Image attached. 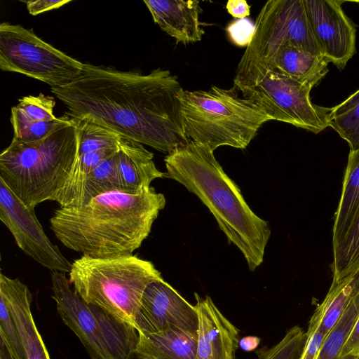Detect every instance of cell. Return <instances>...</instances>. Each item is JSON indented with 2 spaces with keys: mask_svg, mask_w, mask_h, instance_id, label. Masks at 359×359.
<instances>
[{
  "mask_svg": "<svg viewBox=\"0 0 359 359\" xmlns=\"http://www.w3.org/2000/svg\"><path fill=\"white\" fill-rule=\"evenodd\" d=\"M50 90L71 119L93 121L168 154L189 141L182 118L184 90L168 69L142 74L84 63L75 81Z\"/></svg>",
  "mask_w": 359,
  "mask_h": 359,
  "instance_id": "1",
  "label": "cell"
},
{
  "mask_svg": "<svg viewBox=\"0 0 359 359\" xmlns=\"http://www.w3.org/2000/svg\"><path fill=\"white\" fill-rule=\"evenodd\" d=\"M165 203L151 187L137 194L110 191L81 207L55 210L50 228L66 248L84 256L130 255L148 237Z\"/></svg>",
  "mask_w": 359,
  "mask_h": 359,
  "instance_id": "2",
  "label": "cell"
},
{
  "mask_svg": "<svg viewBox=\"0 0 359 359\" xmlns=\"http://www.w3.org/2000/svg\"><path fill=\"white\" fill-rule=\"evenodd\" d=\"M164 161L166 177L182 184L208 207L229 241L241 251L251 271L259 266L271 229L250 209L213 151L189 140L168 154Z\"/></svg>",
  "mask_w": 359,
  "mask_h": 359,
  "instance_id": "3",
  "label": "cell"
},
{
  "mask_svg": "<svg viewBox=\"0 0 359 359\" xmlns=\"http://www.w3.org/2000/svg\"><path fill=\"white\" fill-rule=\"evenodd\" d=\"M79 133L69 118L42 140L13 138L0 154V180L28 207L54 201L79 156Z\"/></svg>",
  "mask_w": 359,
  "mask_h": 359,
  "instance_id": "4",
  "label": "cell"
},
{
  "mask_svg": "<svg viewBox=\"0 0 359 359\" xmlns=\"http://www.w3.org/2000/svg\"><path fill=\"white\" fill-rule=\"evenodd\" d=\"M161 278L151 262L133 255L111 258L82 255L72 263L69 272L70 283L83 301L133 327L144 290Z\"/></svg>",
  "mask_w": 359,
  "mask_h": 359,
  "instance_id": "5",
  "label": "cell"
},
{
  "mask_svg": "<svg viewBox=\"0 0 359 359\" xmlns=\"http://www.w3.org/2000/svg\"><path fill=\"white\" fill-rule=\"evenodd\" d=\"M181 103L187 137L208 147L245 149L269 118L238 96L233 86L224 89L212 86L207 90H183Z\"/></svg>",
  "mask_w": 359,
  "mask_h": 359,
  "instance_id": "6",
  "label": "cell"
},
{
  "mask_svg": "<svg viewBox=\"0 0 359 359\" xmlns=\"http://www.w3.org/2000/svg\"><path fill=\"white\" fill-rule=\"evenodd\" d=\"M50 278L59 316L81 340L90 359H128L139 340L135 327L83 301L71 288L65 273L51 271Z\"/></svg>",
  "mask_w": 359,
  "mask_h": 359,
  "instance_id": "7",
  "label": "cell"
},
{
  "mask_svg": "<svg viewBox=\"0 0 359 359\" xmlns=\"http://www.w3.org/2000/svg\"><path fill=\"white\" fill-rule=\"evenodd\" d=\"M255 25L252 40L238 63L234 86L256 79L274 54L285 46L292 45L323 55L310 27L304 0L268 1Z\"/></svg>",
  "mask_w": 359,
  "mask_h": 359,
  "instance_id": "8",
  "label": "cell"
},
{
  "mask_svg": "<svg viewBox=\"0 0 359 359\" xmlns=\"http://www.w3.org/2000/svg\"><path fill=\"white\" fill-rule=\"evenodd\" d=\"M84 63L46 43L32 29L0 25V69L26 75L51 86H65L81 74Z\"/></svg>",
  "mask_w": 359,
  "mask_h": 359,
  "instance_id": "9",
  "label": "cell"
},
{
  "mask_svg": "<svg viewBox=\"0 0 359 359\" xmlns=\"http://www.w3.org/2000/svg\"><path fill=\"white\" fill-rule=\"evenodd\" d=\"M234 86L270 121L316 134L331 127L332 108L314 104L310 97L312 88L287 76L266 71L250 83Z\"/></svg>",
  "mask_w": 359,
  "mask_h": 359,
  "instance_id": "10",
  "label": "cell"
},
{
  "mask_svg": "<svg viewBox=\"0 0 359 359\" xmlns=\"http://www.w3.org/2000/svg\"><path fill=\"white\" fill-rule=\"evenodd\" d=\"M0 219L27 255L51 271L69 272L72 263L46 236L34 209L27 206L1 180Z\"/></svg>",
  "mask_w": 359,
  "mask_h": 359,
  "instance_id": "11",
  "label": "cell"
},
{
  "mask_svg": "<svg viewBox=\"0 0 359 359\" xmlns=\"http://www.w3.org/2000/svg\"><path fill=\"white\" fill-rule=\"evenodd\" d=\"M134 327L144 334L169 328L198 332V316L195 306L161 278L151 282L144 290Z\"/></svg>",
  "mask_w": 359,
  "mask_h": 359,
  "instance_id": "12",
  "label": "cell"
},
{
  "mask_svg": "<svg viewBox=\"0 0 359 359\" xmlns=\"http://www.w3.org/2000/svg\"><path fill=\"white\" fill-rule=\"evenodd\" d=\"M337 0H304L310 27L323 55L343 69L355 53L356 29Z\"/></svg>",
  "mask_w": 359,
  "mask_h": 359,
  "instance_id": "13",
  "label": "cell"
},
{
  "mask_svg": "<svg viewBox=\"0 0 359 359\" xmlns=\"http://www.w3.org/2000/svg\"><path fill=\"white\" fill-rule=\"evenodd\" d=\"M198 316L195 359H235L239 331L226 318L209 296L194 294Z\"/></svg>",
  "mask_w": 359,
  "mask_h": 359,
  "instance_id": "14",
  "label": "cell"
},
{
  "mask_svg": "<svg viewBox=\"0 0 359 359\" xmlns=\"http://www.w3.org/2000/svg\"><path fill=\"white\" fill-rule=\"evenodd\" d=\"M0 297L16 325L25 359H50L32 314V296L28 287L19 278L1 273Z\"/></svg>",
  "mask_w": 359,
  "mask_h": 359,
  "instance_id": "15",
  "label": "cell"
},
{
  "mask_svg": "<svg viewBox=\"0 0 359 359\" xmlns=\"http://www.w3.org/2000/svg\"><path fill=\"white\" fill-rule=\"evenodd\" d=\"M153 20L177 43L187 45L201 40L199 1L196 0H144Z\"/></svg>",
  "mask_w": 359,
  "mask_h": 359,
  "instance_id": "16",
  "label": "cell"
},
{
  "mask_svg": "<svg viewBox=\"0 0 359 359\" xmlns=\"http://www.w3.org/2000/svg\"><path fill=\"white\" fill-rule=\"evenodd\" d=\"M154 154L137 142L121 137L118 145V168L122 191L137 194L150 187L151 182L166 177L157 169Z\"/></svg>",
  "mask_w": 359,
  "mask_h": 359,
  "instance_id": "17",
  "label": "cell"
},
{
  "mask_svg": "<svg viewBox=\"0 0 359 359\" xmlns=\"http://www.w3.org/2000/svg\"><path fill=\"white\" fill-rule=\"evenodd\" d=\"M329 62L323 55L287 45L274 54L258 76L266 71H272L313 88L328 72Z\"/></svg>",
  "mask_w": 359,
  "mask_h": 359,
  "instance_id": "18",
  "label": "cell"
},
{
  "mask_svg": "<svg viewBox=\"0 0 359 359\" xmlns=\"http://www.w3.org/2000/svg\"><path fill=\"white\" fill-rule=\"evenodd\" d=\"M198 332L169 328L153 334H140L135 349L151 359H195Z\"/></svg>",
  "mask_w": 359,
  "mask_h": 359,
  "instance_id": "19",
  "label": "cell"
},
{
  "mask_svg": "<svg viewBox=\"0 0 359 359\" xmlns=\"http://www.w3.org/2000/svg\"><path fill=\"white\" fill-rule=\"evenodd\" d=\"M358 292L359 270L341 279L332 280L324 300L311 317L306 332L320 330L327 335Z\"/></svg>",
  "mask_w": 359,
  "mask_h": 359,
  "instance_id": "20",
  "label": "cell"
},
{
  "mask_svg": "<svg viewBox=\"0 0 359 359\" xmlns=\"http://www.w3.org/2000/svg\"><path fill=\"white\" fill-rule=\"evenodd\" d=\"M359 212V149L350 150L341 196L334 214L332 248L341 243Z\"/></svg>",
  "mask_w": 359,
  "mask_h": 359,
  "instance_id": "21",
  "label": "cell"
},
{
  "mask_svg": "<svg viewBox=\"0 0 359 359\" xmlns=\"http://www.w3.org/2000/svg\"><path fill=\"white\" fill-rule=\"evenodd\" d=\"M117 151L118 147L104 149L79 155L76 163L56 194L54 201L61 208L81 207L85 185L90 173L102 161Z\"/></svg>",
  "mask_w": 359,
  "mask_h": 359,
  "instance_id": "22",
  "label": "cell"
},
{
  "mask_svg": "<svg viewBox=\"0 0 359 359\" xmlns=\"http://www.w3.org/2000/svg\"><path fill=\"white\" fill-rule=\"evenodd\" d=\"M359 315V292L351 302L342 316L326 335L316 359H359L358 357L340 354L348 336Z\"/></svg>",
  "mask_w": 359,
  "mask_h": 359,
  "instance_id": "23",
  "label": "cell"
},
{
  "mask_svg": "<svg viewBox=\"0 0 359 359\" xmlns=\"http://www.w3.org/2000/svg\"><path fill=\"white\" fill-rule=\"evenodd\" d=\"M115 190L122 191L118 168V151L102 161L90 173L85 185L81 206L98 195Z\"/></svg>",
  "mask_w": 359,
  "mask_h": 359,
  "instance_id": "24",
  "label": "cell"
},
{
  "mask_svg": "<svg viewBox=\"0 0 359 359\" xmlns=\"http://www.w3.org/2000/svg\"><path fill=\"white\" fill-rule=\"evenodd\" d=\"M332 280L359 270V212L338 248L333 250Z\"/></svg>",
  "mask_w": 359,
  "mask_h": 359,
  "instance_id": "25",
  "label": "cell"
},
{
  "mask_svg": "<svg viewBox=\"0 0 359 359\" xmlns=\"http://www.w3.org/2000/svg\"><path fill=\"white\" fill-rule=\"evenodd\" d=\"M55 102L52 96L42 93L37 96L22 97L19 100V103L11 109L10 120L12 126L55 120Z\"/></svg>",
  "mask_w": 359,
  "mask_h": 359,
  "instance_id": "26",
  "label": "cell"
},
{
  "mask_svg": "<svg viewBox=\"0 0 359 359\" xmlns=\"http://www.w3.org/2000/svg\"><path fill=\"white\" fill-rule=\"evenodd\" d=\"M73 120L79 133V155L118 147L121 137L116 133L86 119Z\"/></svg>",
  "mask_w": 359,
  "mask_h": 359,
  "instance_id": "27",
  "label": "cell"
},
{
  "mask_svg": "<svg viewBox=\"0 0 359 359\" xmlns=\"http://www.w3.org/2000/svg\"><path fill=\"white\" fill-rule=\"evenodd\" d=\"M306 339V333L295 325L277 344L257 351L258 359H300Z\"/></svg>",
  "mask_w": 359,
  "mask_h": 359,
  "instance_id": "28",
  "label": "cell"
},
{
  "mask_svg": "<svg viewBox=\"0 0 359 359\" xmlns=\"http://www.w3.org/2000/svg\"><path fill=\"white\" fill-rule=\"evenodd\" d=\"M331 127L349 145L350 150L359 149V104L351 111L332 119Z\"/></svg>",
  "mask_w": 359,
  "mask_h": 359,
  "instance_id": "29",
  "label": "cell"
},
{
  "mask_svg": "<svg viewBox=\"0 0 359 359\" xmlns=\"http://www.w3.org/2000/svg\"><path fill=\"white\" fill-rule=\"evenodd\" d=\"M69 119V118L65 115L53 121H40L13 127V139L25 142L42 140Z\"/></svg>",
  "mask_w": 359,
  "mask_h": 359,
  "instance_id": "30",
  "label": "cell"
},
{
  "mask_svg": "<svg viewBox=\"0 0 359 359\" xmlns=\"http://www.w3.org/2000/svg\"><path fill=\"white\" fill-rule=\"evenodd\" d=\"M0 336L4 338L15 359H25L16 325L4 300L0 297Z\"/></svg>",
  "mask_w": 359,
  "mask_h": 359,
  "instance_id": "31",
  "label": "cell"
},
{
  "mask_svg": "<svg viewBox=\"0 0 359 359\" xmlns=\"http://www.w3.org/2000/svg\"><path fill=\"white\" fill-rule=\"evenodd\" d=\"M226 30L234 45L247 48L252 40L255 25L248 18L236 19L227 25Z\"/></svg>",
  "mask_w": 359,
  "mask_h": 359,
  "instance_id": "32",
  "label": "cell"
},
{
  "mask_svg": "<svg viewBox=\"0 0 359 359\" xmlns=\"http://www.w3.org/2000/svg\"><path fill=\"white\" fill-rule=\"evenodd\" d=\"M306 333L307 339L300 359H316L326 335L320 330Z\"/></svg>",
  "mask_w": 359,
  "mask_h": 359,
  "instance_id": "33",
  "label": "cell"
},
{
  "mask_svg": "<svg viewBox=\"0 0 359 359\" xmlns=\"http://www.w3.org/2000/svg\"><path fill=\"white\" fill-rule=\"evenodd\" d=\"M71 0H37V1H23L26 4L29 13L32 15L49 11L58 8L69 2Z\"/></svg>",
  "mask_w": 359,
  "mask_h": 359,
  "instance_id": "34",
  "label": "cell"
},
{
  "mask_svg": "<svg viewBox=\"0 0 359 359\" xmlns=\"http://www.w3.org/2000/svg\"><path fill=\"white\" fill-rule=\"evenodd\" d=\"M353 355L359 358V315L343 346L340 357Z\"/></svg>",
  "mask_w": 359,
  "mask_h": 359,
  "instance_id": "35",
  "label": "cell"
},
{
  "mask_svg": "<svg viewBox=\"0 0 359 359\" xmlns=\"http://www.w3.org/2000/svg\"><path fill=\"white\" fill-rule=\"evenodd\" d=\"M359 104V90L351 95L347 99L332 107V118L341 116L351 111Z\"/></svg>",
  "mask_w": 359,
  "mask_h": 359,
  "instance_id": "36",
  "label": "cell"
},
{
  "mask_svg": "<svg viewBox=\"0 0 359 359\" xmlns=\"http://www.w3.org/2000/svg\"><path fill=\"white\" fill-rule=\"evenodd\" d=\"M226 8L229 14L237 19L245 18L250 14V6L245 0H229Z\"/></svg>",
  "mask_w": 359,
  "mask_h": 359,
  "instance_id": "37",
  "label": "cell"
},
{
  "mask_svg": "<svg viewBox=\"0 0 359 359\" xmlns=\"http://www.w3.org/2000/svg\"><path fill=\"white\" fill-rule=\"evenodd\" d=\"M260 343V339L255 336H246L239 340V347L245 351H251L255 350Z\"/></svg>",
  "mask_w": 359,
  "mask_h": 359,
  "instance_id": "38",
  "label": "cell"
},
{
  "mask_svg": "<svg viewBox=\"0 0 359 359\" xmlns=\"http://www.w3.org/2000/svg\"><path fill=\"white\" fill-rule=\"evenodd\" d=\"M0 359H15L5 340L0 336Z\"/></svg>",
  "mask_w": 359,
  "mask_h": 359,
  "instance_id": "39",
  "label": "cell"
},
{
  "mask_svg": "<svg viewBox=\"0 0 359 359\" xmlns=\"http://www.w3.org/2000/svg\"><path fill=\"white\" fill-rule=\"evenodd\" d=\"M128 359H151L141 353H137V351H134Z\"/></svg>",
  "mask_w": 359,
  "mask_h": 359,
  "instance_id": "40",
  "label": "cell"
}]
</instances>
